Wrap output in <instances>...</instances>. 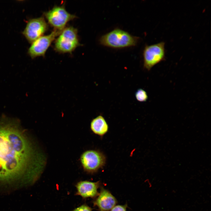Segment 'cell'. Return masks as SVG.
Returning <instances> with one entry per match:
<instances>
[{
	"instance_id": "obj_1",
	"label": "cell",
	"mask_w": 211,
	"mask_h": 211,
	"mask_svg": "<svg viewBox=\"0 0 211 211\" xmlns=\"http://www.w3.org/2000/svg\"><path fill=\"white\" fill-rule=\"evenodd\" d=\"M45 163L42 154L18 120L0 118V186L33 184Z\"/></svg>"
},
{
	"instance_id": "obj_3",
	"label": "cell",
	"mask_w": 211,
	"mask_h": 211,
	"mask_svg": "<svg viewBox=\"0 0 211 211\" xmlns=\"http://www.w3.org/2000/svg\"><path fill=\"white\" fill-rule=\"evenodd\" d=\"M81 45L77 29L72 26H69L65 27L59 35L55 41L54 47L58 52L72 53Z\"/></svg>"
},
{
	"instance_id": "obj_12",
	"label": "cell",
	"mask_w": 211,
	"mask_h": 211,
	"mask_svg": "<svg viewBox=\"0 0 211 211\" xmlns=\"http://www.w3.org/2000/svg\"><path fill=\"white\" fill-rule=\"evenodd\" d=\"M135 96L137 100L140 102H145L148 98L146 92L141 89L137 90L136 92Z\"/></svg>"
},
{
	"instance_id": "obj_9",
	"label": "cell",
	"mask_w": 211,
	"mask_h": 211,
	"mask_svg": "<svg viewBox=\"0 0 211 211\" xmlns=\"http://www.w3.org/2000/svg\"><path fill=\"white\" fill-rule=\"evenodd\" d=\"M100 185V181H80L75 185L76 190L75 195L80 196L83 199L95 198L98 194V190Z\"/></svg>"
},
{
	"instance_id": "obj_7",
	"label": "cell",
	"mask_w": 211,
	"mask_h": 211,
	"mask_svg": "<svg viewBox=\"0 0 211 211\" xmlns=\"http://www.w3.org/2000/svg\"><path fill=\"white\" fill-rule=\"evenodd\" d=\"M48 26L44 17L32 18L28 21L22 34L28 41L32 43L47 30Z\"/></svg>"
},
{
	"instance_id": "obj_6",
	"label": "cell",
	"mask_w": 211,
	"mask_h": 211,
	"mask_svg": "<svg viewBox=\"0 0 211 211\" xmlns=\"http://www.w3.org/2000/svg\"><path fill=\"white\" fill-rule=\"evenodd\" d=\"M165 43L163 42L146 45L143 51L144 67L149 71L155 65L164 60Z\"/></svg>"
},
{
	"instance_id": "obj_11",
	"label": "cell",
	"mask_w": 211,
	"mask_h": 211,
	"mask_svg": "<svg viewBox=\"0 0 211 211\" xmlns=\"http://www.w3.org/2000/svg\"><path fill=\"white\" fill-rule=\"evenodd\" d=\"M90 128L93 133L101 136L106 134L108 130V124L101 115L98 116L92 120Z\"/></svg>"
},
{
	"instance_id": "obj_14",
	"label": "cell",
	"mask_w": 211,
	"mask_h": 211,
	"mask_svg": "<svg viewBox=\"0 0 211 211\" xmlns=\"http://www.w3.org/2000/svg\"><path fill=\"white\" fill-rule=\"evenodd\" d=\"M127 207V204L123 205H115L110 210V211H126Z\"/></svg>"
},
{
	"instance_id": "obj_8",
	"label": "cell",
	"mask_w": 211,
	"mask_h": 211,
	"mask_svg": "<svg viewBox=\"0 0 211 211\" xmlns=\"http://www.w3.org/2000/svg\"><path fill=\"white\" fill-rule=\"evenodd\" d=\"M61 32L54 30L50 34L43 35L35 40L31 43L28 49V54L32 59L40 56L44 57L52 42Z\"/></svg>"
},
{
	"instance_id": "obj_2",
	"label": "cell",
	"mask_w": 211,
	"mask_h": 211,
	"mask_svg": "<svg viewBox=\"0 0 211 211\" xmlns=\"http://www.w3.org/2000/svg\"><path fill=\"white\" fill-rule=\"evenodd\" d=\"M138 38L119 28H115L101 36L99 40L101 45L114 48L133 46L137 44Z\"/></svg>"
},
{
	"instance_id": "obj_10",
	"label": "cell",
	"mask_w": 211,
	"mask_h": 211,
	"mask_svg": "<svg viewBox=\"0 0 211 211\" xmlns=\"http://www.w3.org/2000/svg\"><path fill=\"white\" fill-rule=\"evenodd\" d=\"M117 202L116 198L109 190L101 187L100 193L93 201V204L99 211H109Z\"/></svg>"
},
{
	"instance_id": "obj_4",
	"label": "cell",
	"mask_w": 211,
	"mask_h": 211,
	"mask_svg": "<svg viewBox=\"0 0 211 211\" xmlns=\"http://www.w3.org/2000/svg\"><path fill=\"white\" fill-rule=\"evenodd\" d=\"M43 14L49 24L53 28L54 30L60 32L65 28L68 22L77 17L67 11L64 4L55 6Z\"/></svg>"
},
{
	"instance_id": "obj_13",
	"label": "cell",
	"mask_w": 211,
	"mask_h": 211,
	"mask_svg": "<svg viewBox=\"0 0 211 211\" xmlns=\"http://www.w3.org/2000/svg\"><path fill=\"white\" fill-rule=\"evenodd\" d=\"M92 208L87 205L84 204L71 211H92Z\"/></svg>"
},
{
	"instance_id": "obj_5",
	"label": "cell",
	"mask_w": 211,
	"mask_h": 211,
	"mask_svg": "<svg viewBox=\"0 0 211 211\" xmlns=\"http://www.w3.org/2000/svg\"><path fill=\"white\" fill-rule=\"evenodd\" d=\"M80 161L84 171L87 173L92 174L104 166L106 158L102 153L98 151L89 150L82 154Z\"/></svg>"
}]
</instances>
